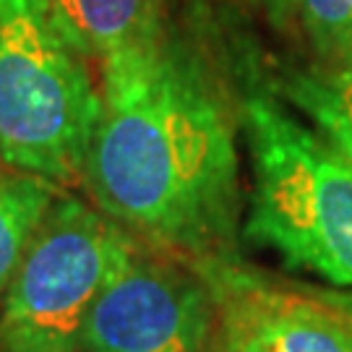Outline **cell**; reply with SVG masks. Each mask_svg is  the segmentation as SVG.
I'll list each match as a JSON object with an SVG mask.
<instances>
[{"label": "cell", "instance_id": "2", "mask_svg": "<svg viewBox=\"0 0 352 352\" xmlns=\"http://www.w3.org/2000/svg\"><path fill=\"white\" fill-rule=\"evenodd\" d=\"M240 118L253 177L245 238L352 289V162L272 94H248Z\"/></svg>", "mask_w": 352, "mask_h": 352}, {"label": "cell", "instance_id": "12", "mask_svg": "<svg viewBox=\"0 0 352 352\" xmlns=\"http://www.w3.org/2000/svg\"><path fill=\"white\" fill-rule=\"evenodd\" d=\"M258 6H266L269 11H274L277 16H289V13H298V0H251Z\"/></svg>", "mask_w": 352, "mask_h": 352}, {"label": "cell", "instance_id": "11", "mask_svg": "<svg viewBox=\"0 0 352 352\" xmlns=\"http://www.w3.org/2000/svg\"><path fill=\"white\" fill-rule=\"evenodd\" d=\"M329 300L352 321V289H327Z\"/></svg>", "mask_w": 352, "mask_h": 352}, {"label": "cell", "instance_id": "6", "mask_svg": "<svg viewBox=\"0 0 352 352\" xmlns=\"http://www.w3.org/2000/svg\"><path fill=\"white\" fill-rule=\"evenodd\" d=\"M193 266L212 289L222 352H352V321L327 289L279 285L232 256Z\"/></svg>", "mask_w": 352, "mask_h": 352}, {"label": "cell", "instance_id": "4", "mask_svg": "<svg viewBox=\"0 0 352 352\" xmlns=\"http://www.w3.org/2000/svg\"><path fill=\"white\" fill-rule=\"evenodd\" d=\"M136 251L113 217L58 193L0 300V352H81V329Z\"/></svg>", "mask_w": 352, "mask_h": 352}, {"label": "cell", "instance_id": "7", "mask_svg": "<svg viewBox=\"0 0 352 352\" xmlns=\"http://www.w3.org/2000/svg\"><path fill=\"white\" fill-rule=\"evenodd\" d=\"M55 24L100 65L144 55L167 37V0H45Z\"/></svg>", "mask_w": 352, "mask_h": 352}, {"label": "cell", "instance_id": "1", "mask_svg": "<svg viewBox=\"0 0 352 352\" xmlns=\"http://www.w3.org/2000/svg\"><path fill=\"white\" fill-rule=\"evenodd\" d=\"M102 107L84 162L97 209L190 261L230 256L240 157L225 97L173 39L102 65Z\"/></svg>", "mask_w": 352, "mask_h": 352}, {"label": "cell", "instance_id": "3", "mask_svg": "<svg viewBox=\"0 0 352 352\" xmlns=\"http://www.w3.org/2000/svg\"><path fill=\"white\" fill-rule=\"evenodd\" d=\"M102 94L87 55L45 0H0V164L65 183L81 177Z\"/></svg>", "mask_w": 352, "mask_h": 352}, {"label": "cell", "instance_id": "10", "mask_svg": "<svg viewBox=\"0 0 352 352\" xmlns=\"http://www.w3.org/2000/svg\"><path fill=\"white\" fill-rule=\"evenodd\" d=\"M298 16L321 63L352 58V0H298Z\"/></svg>", "mask_w": 352, "mask_h": 352}, {"label": "cell", "instance_id": "8", "mask_svg": "<svg viewBox=\"0 0 352 352\" xmlns=\"http://www.w3.org/2000/svg\"><path fill=\"white\" fill-rule=\"evenodd\" d=\"M279 97L352 162V58L287 71Z\"/></svg>", "mask_w": 352, "mask_h": 352}, {"label": "cell", "instance_id": "9", "mask_svg": "<svg viewBox=\"0 0 352 352\" xmlns=\"http://www.w3.org/2000/svg\"><path fill=\"white\" fill-rule=\"evenodd\" d=\"M58 193L45 177L13 170L0 175V300Z\"/></svg>", "mask_w": 352, "mask_h": 352}, {"label": "cell", "instance_id": "5", "mask_svg": "<svg viewBox=\"0 0 352 352\" xmlns=\"http://www.w3.org/2000/svg\"><path fill=\"white\" fill-rule=\"evenodd\" d=\"M214 331L217 305L193 261L133 251L91 305L81 352H206Z\"/></svg>", "mask_w": 352, "mask_h": 352}]
</instances>
